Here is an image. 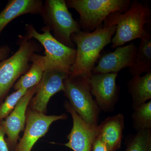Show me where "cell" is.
<instances>
[{"instance_id": "7402d4cb", "label": "cell", "mask_w": 151, "mask_h": 151, "mask_svg": "<svg viewBox=\"0 0 151 151\" xmlns=\"http://www.w3.org/2000/svg\"><path fill=\"white\" fill-rule=\"evenodd\" d=\"M91 151H109L104 143L99 138L96 137L94 141Z\"/></svg>"}, {"instance_id": "cb8c5ba5", "label": "cell", "mask_w": 151, "mask_h": 151, "mask_svg": "<svg viewBox=\"0 0 151 151\" xmlns=\"http://www.w3.org/2000/svg\"><path fill=\"white\" fill-rule=\"evenodd\" d=\"M10 48L7 45L0 46V62L8 58Z\"/></svg>"}, {"instance_id": "d6986e66", "label": "cell", "mask_w": 151, "mask_h": 151, "mask_svg": "<svg viewBox=\"0 0 151 151\" xmlns=\"http://www.w3.org/2000/svg\"><path fill=\"white\" fill-rule=\"evenodd\" d=\"M132 118L133 128L137 132L151 130V100L134 109Z\"/></svg>"}, {"instance_id": "ac0fdd59", "label": "cell", "mask_w": 151, "mask_h": 151, "mask_svg": "<svg viewBox=\"0 0 151 151\" xmlns=\"http://www.w3.org/2000/svg\"><path fill=\"white\" fill-rule=\"evenodd\" d=\"M134 65L129 68L133 76H140L142 73L151 71V36L149 34L141 39Z\"/></svg>"}, {"instance_id": "8fae6325", "label": "cell", "mask_w": 151, "mask_h": 151, "mask_svg": "<svg viewBox=\"0 0 151 151\" xmlns=\"http://www.w3.org/2000/svg\"><path fill=\"white\" fill-rule=\"evenodd\" d=\"M69 75L58 70H45L32 101V110L43 114L46 113L50 98L58 92L64 91V81Z\"/></svg>"}, {"instance_id": "5b68a950", "label": "cell", "mask_w": 151, "mask_h": 151, "mask_svg": "<svg viewBox=\"0 0 151 151\" xmlns=\"http://www.w3.org/2000/svg\"><path fill=\"white\" fill-rule=\"evenodd\" d=\"M40 15L45 26L53 31L57 40L66 46L74 47L71 35L81 30L68 11L65 1L46 0Z\"/></svg>"}, {"instance_id": "ba28073f", "label": "cell", "mask_w": 151, "mask_h": 151, "mask_svg": "<svg viewBox=\"0 0 151 151\" xmlns=\"http://www.w3.org/2000/svg\"><path fill=\"white\" fill-rule=\"evenodd\" d=\"M67 118L65 114L46 116L34 110L29 111L26 115L24 134L14 151H31L36 142L46 134L52 123Z\"/></svg>"}, {"instance_id": "4fadbf2b", "label": "cell", "mask_w": 151, "mask_h": 151, "mask_svg": "<svg viewBox=\"0 0 151 151\" xmlns=\"http://www.w3.org/2000/svg\"><path fill=\"white\" fill-rule=\"evenodd\" d=\"M37 85L28 89L14 110L1 123V125L8 136L9 145L12 148L16 147L19 134L24 129L26 122L27 109L36 92Z\"/></svg>"}, {"instance_id": "9c48e42d", "label": "cell", "mask_w": 151, "mask_h": 151, "mask_svg": "<svg viewBox=\"0 0 151 151\" xmlns=\"http://www.w3.org/2000/svg\"><path fill=\"white\" fill-rule=\"evenodd\" d=\"M117 76V73H92L89 79L90 90L95 101L100 110L106 113L114 110L119 100Z\"/></svg>"}, {"instance_id": "6da1fadb", "label": "cell", "mask_w": 151, "mask_h": 151, "mask_svg": "<svg viewBox=\"0 0 151 151\" xmlns=\"http://www.w3.org/2000/svg\"><path fill=\"white\" fill-rule=\"evenodd\" d=\"M116 29V26L100 27L92 32L80 31L71 35V40L77 49L70 76L90 78L100 52L111 43Z\"/></svg>"}, {"instance_id": "603a6c76", "label": "cell", "mask_w": 151, "mask_h": 151, "mask_svg": "<svg viewBox=\"0 0 151 151\" xmlns=\"http://www.w3.org/2000/svg\"><path fill=\"white\" fill-rule=\"evenodd\" d=\"M4 131L1 125H0V151H9L7 143L4 139Z\"/></svg>"}, {"instance_id": "5bb4252c", "label": "cell", "mask_w": 151, "mask_h": 151, "mask_svg": "<svg viewBox=\"0 0 151 151\" xmlns=\"http://www.w3.org/2000/svg\"><path fill=\"white\" fill-rule=\"evenodd\" d=\"M124 127V117L122 113L108 117L98 125L97 137L108 151H117L121 147Z\"/></svg>"}, {"instance_id": "44dd1931", "label": "cell", "mask_w": 151, "mask_h": 151, "mask_svg": "<svg viewBox=\"0 0 151 151\" xmlns=\"http://www.w3.org/2000/svg\"><path fill=\"white\" fill-rule=\"evenodd\" d=\"M27 90L25 89H19L6 97L4 102L0 106V121L6 118L12 112Z\"/></svg>"}, {"instance_id": "ffe728a7", "label": "cell", "mask_w": 151, "mask_h": 151, "mask_svg": "<svg viewBox=\"0 0 151 151\" xmlns=\"http://www.w3.org/2000/svg\"><path fill=\"white\" fill-rule=\"evenodd\" d=\"M151 146V130H142L131 137L125 151H148Z\"/></svg>"}, {"instance_id": "8992f818", "label": "cell", "mask_w": 151, "mask_h": 151, "mask_svg": "<svg viewBox=\"0 0 151 151\" xmlns=\"http://www.w3.org/2000/svg\"><path fill=\"white\" fill-rule=\"evenodd\" d=\"M67 5L78 12L81 26L92 31L100 27L102 22L111 14L126 12L129 0H67Z\"/></svg>"}, {"instance_id": "7c38bea8", "label": "cell", "mask_w": 151, "mask_h": 151, "mask_svg": "<svg viewBox=\"0 0 151 151\" xmlns=\"http://www.w3.org/2000/svg\"><path fill=\"white\" fill-rule=\"evenodd\" d=\"M137 51L134 42L118 47L114 52L102 56L92 70V73H118L125 68H131L134 65Z\"/></svg>"}, {"instance_id": "277c9868", "label": "cell", "mask_w": 151, "mask_h": 151, "mask_svg": "<svg viewBox=\"0 0 151 151\" xmlns=\"http://www.w3.org/2000/svg\"><path fill=\"white\" fill-rule=\"evenodd\" d=\"M19 37L18 50L10 57L0 62V101L18 78L29 70L32 56L40 49L33 40L25 36Z\"/></svg>"}, {"instance_id": "30bf717a", "label": "cell", "mask_w": 151, "mask_h": 151, "mask_svg": "<svg viewBox=\"0 0 151 151\" xmlns=\"http://www.w3.org/2000/svg\"><path fill=\"white\" fill-rule=\"evenodd\" d=\"M64 107L73 120V127L67 136L68 142L64 145L73 151H91L97 136V126L84 121L75 112L69 102L65 101Z\"/></svg>"}, {"instance_id": "d4e9b609", "label": "cell", "mask_w": 151, "mask_h": 151, "mask_svg": "<svg viewBox=\"0 0 151 151\" xmlns=\"http://www.w3.org/2000/svg\"><path fill=\"white\" fill-rule=\"evenodd\" d=\"M148 151H151V146L150 148H149Z\"/></svg>"}, {"instance_id": "e0dca14e", "label": "cell", "mask_w": 151, "mask_h": 151, "mask_svg": "<svg viewBox=\"0 0 151 151\" xmlns=\"http://www.w3.org/2000/svg\"><path fill=\"white\" fill-rule=\"evenodd\" d=\"M31 66L14 85L15 91L20 89H28L39 84L45 71L43 55L34 53L31 58Z\"/></svg>"}, {"instance_id": "7a4b0ae2", "label": "cell", "mask_w": 151, "mask_h": 151, "mask_svg": "<svg viewBox=\"0 0 151 151\" xmlns=\"http://www.w3.org/2000/svg\"><path fill=\"white\" fill-rule=\"evenodd\" d=\"M151 14L148 7L137 1L132 2L131 7L122 14L116 12L104 20L103 27L116 26V34L112 38V47H118L129 42L141 39L148 34L144 28Z\"/></svg>"}, {"instance_id": "2e32d148", "label": "cell", "mask_w": 151, "mask_h": 151, "mask_svg": "<svg viewBox=\"0 0 151 151\" xmlns=\"http://www.w3.org/2000/svg\"><path fill=\"white\" fill-rule=\"evenodd\" d=\"M133 110L151 99V71L143 76H134L128 82Z\"/></svg>"}, {"instance_id": "52a82bcc", "label": "cell", "mask_w": 151, "mask_h": 151, "mask_svg": "<svg viewBox=\"0 0 151 151\" xmlns=\"http://www.w3.org/2000/svg\"><path fill=\"white\" fill-rule=\"evenodd\" d=\"M89 79L68 76L64 81L63 92L78 116L88 124L97 126L100 109L91 93Z\"/></svg>"}, {"instance_id": "9a60e30c", "label": "cell", "mask_w": 151, "mask_h": 151, "mask_svg": "<svg viewBox=\"0 0 151 151\" xmlns=\"http://www.w3.org/2000/svg\"><path fill=\"white\" fill-rule=\"evenodd\" d=\"M44 4L41 0H10L0 13V35L3 30L19 16L27 14H41Z\"/></svg>"}, {"instance_id": "3957f363", "label": "cell", "mask_w": 151, "mask_h": 151, "mask_svg": "<svg viewBox=\"0 0 151 151\" xmlns=\"http://www.w3.org/2000/svg\"><path fill=\"white\" fill-rule=\"evenodd\" d=\"M25 29V36L29 40H36L45 49V70H58L70 75L76 58V49L66 46L57 40L46 26L42 28V33L38 32L32 24L26 25Z\"/></svg>"}]
</instances>
